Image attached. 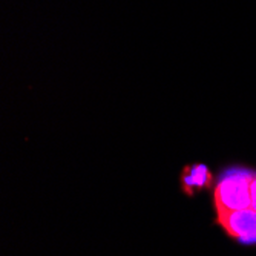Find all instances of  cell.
I'll list each match as a JSON object with an SVG mask.
<instances>
[{
    "instance_id": "obj_1",
    "label": "cell",
    "mask_w": 256,
    "mask_h": 256,
    "mask_svg": "<svg viewBox=\"0 0 256 256\" xmlns=\"http://www.w3.org/2000/svg\"><path fill=\"white\" fill-rule=\"evenodd\" d=\"M253 174L246 170H234L227 174L216 186L215 202L216 208L226 210H242L252 207L250 182Z\"/></svg>"
},
{
    "instance_id": "obj_2",
    "label": "cell",
    "mask_w": 256,
    "mask_h": 256,
    "mask_svg": "<svg viewBox=\"0 0 256 256\" xmlns=\"http://www.w3.org/2000/svg\"><path fill=\"white\" fill-rule=\"evenodd\" d=\"M218 221L226 232L241 241H256V210L252 207L242 210L216 208Z\"/></svg>"
},
{
    "instance_id": "obj_3",
    "label": "cell",
    "mask_w": 256,
    "mask_h": 256,
    "mask_svg": "<svg viewBox=\"0 0 256 256\" xmlns=\"http://www.w3.org/2000/svg\"><path fill=\"white\" fill-rule=\"evenodd\" d=\"M182 188L186 192H192L195 189L207 188L212 182V175L208 172V169L204 164H196V166H189L186 168L181 176Z\"/></svg>"
},
{
    "instance_id": "obj_4",
    "label": "cell",
    "mask_w": 256,
    "mask_h": 256,
    "mask_svg": "<svg viewBox=\"0 0 256 256\" xmlns=\"http://www.w3.org/2000/svg\"><path fill=\"white\" fill-rule=\"evenodd\" d=\"M250 196H252V208L256 210V176H253L250 182Z\"/></svg>"
}]
</instances>
